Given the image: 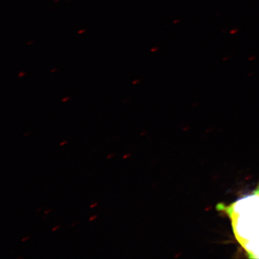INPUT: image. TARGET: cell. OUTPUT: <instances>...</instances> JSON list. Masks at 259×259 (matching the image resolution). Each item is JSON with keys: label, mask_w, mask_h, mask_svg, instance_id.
<instances>
[{"label": "cell", "mask_w": 259, "mask_h": 259, "mask_svg": "<svg viewBox=\"0 0 259 259\" xmlns=\"http://www.w3.org/2000/svg\"><path fill=\"white\" fill-rule=\"evenodd\" d=\"M217 209L231 220L236 240L248 257L259 258V183L250 194L229 205L219 203Z\"/></svg>", "instance_id": "cell-1"}, {"label": "cell", "mask_w": 259, "mask_h": 259, "mask_svg": "<svg viewBox=\"0 0 259 259\" xmlns=\"http://www.w3.org/2000/svg\"><path fill=\"white\" fill-rule=\"evenodd\" d=\"M96 218H97L96 215L92 217V218H90V221H93V220H95V219H96Z\"/></svg>", "instance_id": "cell-2"}, {"label": "cell", "mask_w": 259, "mask_h": 259, "mask_svg": "<svg viewBox=\"0 0 259 259\" xmlns=\"http://www.w3.org/2000/svg\"><path fill=\"white\" fill-rule=\"evenodd\" d=\"M97 203H94L93 204V205H91V208H94V207H95L96 206H97Z\"/></svg>", "instance_id": "cell-3"}, {"label": "cell", "mask_w": 259, "mask_h": 259, "mask_svg": "<svg viewBox=\"0 0 259 259\" xmlns=\"http://www.w3.org/2000/svg\"><path fill=\"white\" fill-rule=\"evenodd\" d=\"M60 228V226H57L56 227V228H54L53 229V231H56V230H57V229L59 228Z\"/></svg>", "instance_id": "cell-4"}, {"label": "cell", "mask_w": 259, "mask_h": 259, "mask_svg": "<svg viewBox=\"0 0 259 259\" xmlns=\"http://www.w3.org/2000/svg\"><path fill=\"white\" fill-rule=\"evenodd\" d=\"M28 238H29V237H26L25 238H24L23 239H22V241L24 242V241L27 240V239H28Z\"/></svg>", "instance_id": "cell-5"}, {"label": "cell", "mask_w": 259, "mask_h": 259, "mask_svg": "<svg viewBox=\"0 0 259 259\" xmlns=\"http://www.w3.org/2000/svg\"><path fill=\"white\" fill-rule=\"evenodd\" d=\"M67 143V142L66 141H64L63 142H62V143H61L60 144V145L62 146L63 145H64L65 144H66Z\"/></svg>", "instance_id": "cell-6"}, {"label": "cell", "mask_w": 259, "mask_h": 259, "mask_svg": "<svg viewBox=\"0 0 259 259\" xmlns=\"http://www.w3.org/2000/svg\"><path fill=\"white\" fill-rule=\"evenodd\" d=\"M112 156H113V155H108V157H107V158H111Z\"/></svg>", "instance_id": "cell-7"}, {"label": "cell", "mask_w": 259, "mask_h": 259, "mask_svg": "<svg viewBox=\"0 0 259 259\" xmlns=\"http://www.w3.org/2000/svg\"><path fill=\"white\" fill-rule=\"evenodd\" d=\"M51 210L50 209V210H47V211H46V212H45V214H46V213H48L49 212H50Z\"/></svg>", "instance_id": "cell-8"}, {"label": "cell", "mask_w": 259, "mask_h": 259, "mask_svg": "<svg viewBox=\"0 0 259 259\" xmlns=\"http://www.w3.org/2000/svg\"><path fill=\"white\" fill-rule=\"evenodd\" d=\"M68 100V98H67V99H64V100H63V101H64V102H65V100Z\"/></svg>", "instance_id": "cell-9"}]
</instances>
